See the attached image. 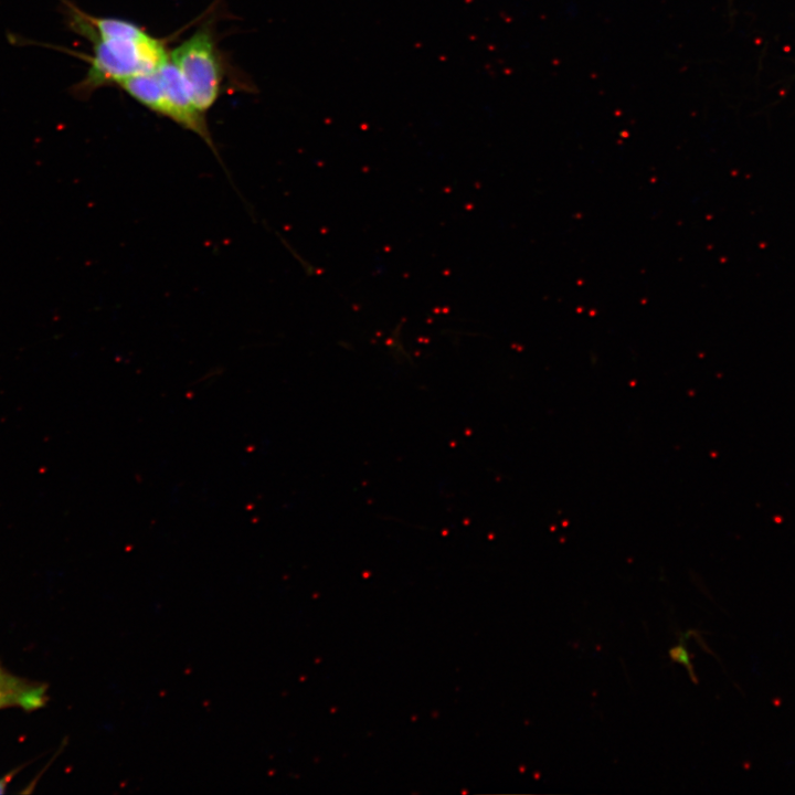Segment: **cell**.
<instances>
[{
	"label": "cell",
	"instance_id": "6",
	"mask_svg": "<svg viewBox=\"0 0 795 795\" xmlns=\"http://www.w3.org/2000/svg\"><path fill=\"white\" fill-rule=\"evenodd\" d=\"M9 780H10V776H6L0 780V794H2L4 792Z\"/></svg>",
	"mask_w": 795,
	"mask_h": 795
},
{
	"label": "cell",
	"instance_id": "5",
	"mask_svg": "<svg viewBox=\"0 0 795 795\" xmlns=\"http://www.w3.org/2000/svg\"><path fill=\"white\" fill-rule=\"evenodd\" d=\"M670 656H672L675 659L679 660L680 662L686 664L687 667L690 668V670L692 671V668H691V665H690V660H689V657H688V653H687V650H686L685 648H682V647H677V648H675V649L670 653Z\"/></svg>",
	"mask_w": 795,
	"mask_h": 795
},
{
	"label": "cell",
	"instance_id": "3",
	"mask_svg": "<svg viewBox=\"0 0 795 795\" xmlns=\"http://www.w3.org/2000/svg\"><path fill=\"white\" fill-rule=\"evenodd\" d=\"M158 73L163 89V103L159 116L169 118L184 129L197 134L206 142L215 156H218L206 124L205 114L200 112L193 103L182 76L170 59V55L158 67Z\"/></svg>",
	"mask_w": 795,
	"mask_h": 795
},
{
	"label": "cell",
	"instance_id": "1",
	"mask_svg": "<svg viewBox=\"0 0 795 795\" xmlns=\"http://www.w3.org/2000/svg\"><path fill=\"white\" fill-rule=\"evenodd\" d=\"M62 9L66 25L92 45L91 55L78 54L88 62V68L70 89L78 99L157 70L169 56L170 38H157L126 19L87 13L68 0H62Z\"/></svg>",
	"mask_w": 795,
	"mask_h": 795
},
{
	"label": "cell",
	"instance_id": "4",
	"mask_svg": "<svg viewBox=\"0 0 795 795\" xmlns=\"http://www.w3.org/2000/svg\"><path fill=\"white\" fill-rule=\"evenodd\" d=\"M45 701L46 687L43 683L17 677L0 665V709L35 710Z\"/></svg>",
	"mask_w": 795,
	"mask_h": 795
},
{
	"label": "cell",
	"instance_id": "2",
	"mask_svg": "<svg viewBox=\"0 0 795 795\" xmlns=\"http://www.w3.org/2000/svg\"><path fill=\"white\" fill-rule=\"evenodd\" d=\"M169 55L193 103L205 114L223 93L230 70L219 46L214 17L205 19L191 35L170 49Z\"/></svg>",
	"mask_w": 795,
	"mask_h": 795
}]
</instances>
